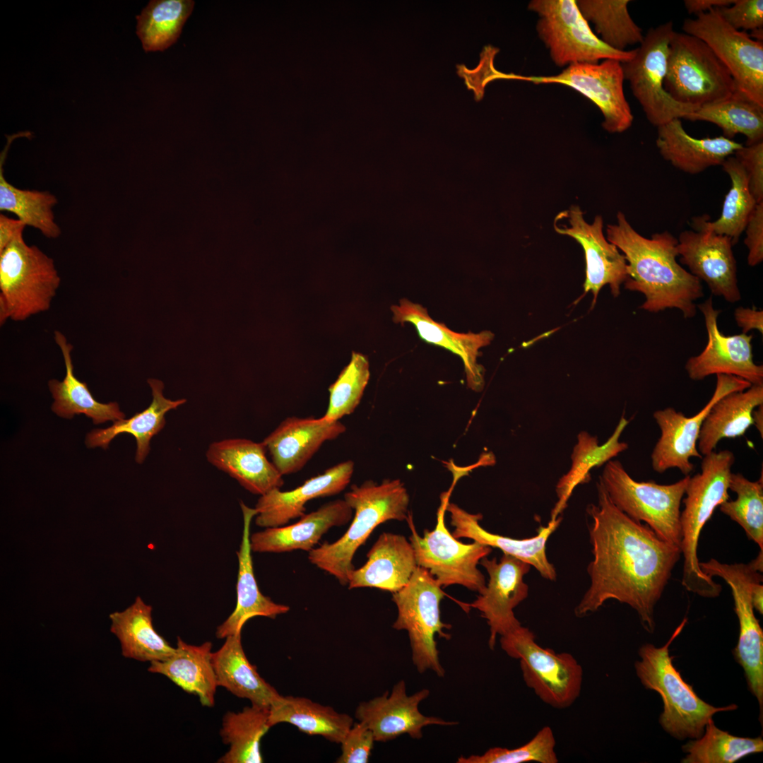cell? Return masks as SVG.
Returning a JSON list of instances; mask_svg holds the SVG:
<instances>
[{
    "label": "cell",
    "instance_id": "53",
    "mask_svg": "<svg viewBox=\"0 0 763 763\" xmlns=\"http://www.w3.org/2000/svg\"><path fill=\"white\" fill-rule=\"evenodd\" d=\"M733 156L745 172L754 199L757 203L763 202V141L743 146Z\"/></svg>",
    "mask_w": 763,
    "mask_h": 763
},
{
    "label": "cell",
    "instance_id": "28",
    "mask_svg": "<svg viewBox=\"0 0 763 763\" xmlns=\"http://www.w3.org/2000/svg\"><path fill=\"white\" fill-rule=\"evenodd\" d=\"M263 442L227 439L211 443L206 451L209 463L235 478L252 494L264 495L280 489L284 481L266 456Z\"/></svg>",
    "mask_w": 763,
    "mask_h": 763
},
{
    "label": "cell",
    "instance_id": "29",
    "mask_svg": "<svg viewBox=\"0 0 763 763\" xmlns=\"http://www.w3.org/2000/svg\"><path fill=\"white\" fill-rule=\"evenodd\" d=\"M240 506L243 514V531L239 548L237 551V603L232 613L217 627L215 636L218 639H225L242 631L245 623L253 617L261 616L275 619L290 610L288 605L274 602L264 595L259 588L250 545V525L256 511L243 502H240Z\"/></svg>",
    "mask_w": 763,
    "mask_h": 763
},
{
    "label": "cell",
    "instance_id": "41",
    "mask_svg": "<svg viewBox=\"0 0 763 763\" xmlns=\"http://www.w3.org/2000/svg\"><path fill=\"white\" fill-rule=\"evenodd\" d=\"M692 122H708L718 126L723 136L732 139L744 135L746 145L763 141V106L736 90L721 101L699 107L685 117Z\"/></svg>",
    "mask_w": 763,
    "mask_h": 763
},
{
    "label": "cell",
    "instance_id": "24",
    "mask_svg": "<svg viewBox=\"0 0 763 763\" xmlns=\"http://www.w3.org/2000/svg\"><path fill=\"white\" fill-rule=\"evenodd\" d=\"M346 430L339 420L324 417L285 419L264 440L272 463L282 475L300 471L321 446Z\"/></svg>",
    "mask_w": 763,
    "mask_h": 763
},
{
    "label": "cell",
    "instance_id": "30",
    "mask_svg": "<svg viewBox=\"0 0 763 763\" xmlns=\"http://www.w3.org/2000/svg\"><path fill=\"white\" fill-rule=\"evenodd\" d=\"M367 557L365 564L349 574V589L374 587L394 593L407 584L418 567L410 542L393 533H382Z\"/></svg>",
    "mask_w": 763,
    "mask_h": 763
},
{
    "label": "cell",
    "instance_id": "2",
    "mask_svg": "<svg viewBox=\"0 0 763 763\" xmlns=\"http://www.w3.org/2000/svg\"><path fill=\"white\" fill-rule=\"evenodd\" d=\"M606 235L626 259L625 288L645 297L641 309L656 313L676 308L685 319L695 316V301L704 296L703 288L701 280L677 261V238L668 231L645 237L620 211L616 223L607 226Z\"/></svg>",
    "mask_w": 763,
    "mask_h": 763
},
{
    "label": "cell",
    "instance_id": "20",
    "mask_svg": "<svg viewBox=\"0 0 763 763\" xmlns=\"http://www.w3.org/2000/svg\"><path fill=\"white\" fill-rule=\"evenodd\" d=\"M489 575L488 584L471 603L464 608L477 609L490 627L488 644L494 649L497 636H502L521 625L514 609L528 595L524 576L531 565L511 555L504 554L499 561L486 557L480 563Z\"/></svg>",
    "mask_w": 763,
    "mask_h": 763
},
{
    "label": "cell",
    "instance_id": "35",
    "mask_svg": "<svg viewBox=\"0 0 763 763\" xmlns=\"http://www.w3.org/2000/svg\"><path fill=\"white\" fill-rule=\"evenodd\" d=\"M763 404V385L728 393L711 406L702 423L697 449L703 456L716 450L724 438L743 436L752 425V414Z\"/></svg>",
    "mask_w": 763,
    "mask_h": 763
},
{
    "label": "cell",
    "instance_id": "57",
    "mask_svg": "<svg viewBox=\"0 0 763 763\" xmlns=\"http://www.w3.org/2000/svg\"><path fill=\"white\" fill-rule=\"evenodd\" d=\"M735 0H685L684 5L686 11L696 16L711 11L714 8L729 6Z\"/></svg>",
    "mask_w": 763,
    "mask_h": 763
},
{
    "label": "cell",
    "instance_id": "49",
    "mask_svg": "<svg viewBox=\"0 0 763 763\" xmlns=\"http://www.w3.org/2000/svg\"><path fill=\"white\" fill-rule=\"evenodd\" d=\"M556 740L550 726L543 727L528 742L514 749L495 747L482 755L460 756L458 763H557Z\"/></svg>",
    "mask_w": 763,
    "mask_h": 763
},
{
    "label": "cell",
    "instance_id": "27",
    "mask_svg": "<svg viewBox=\"0 0 763 763\" xmlns=\"http://www.w3.org/2000/svg\"><path fill=\"white\" fill-rule=\"evenodd\" d=\"M446 511L450 513L451 525L454 527L452 536L456 538H466L480 544L496 548L504 554L515 557L533 567L546 579L555 581L557 572L546 555V543L559 526L561 518L550 520L547 526H541L538 533L531 538L516 539L495 534L484 529L479 524L481 514H471L454 503H448Z\"/></svg>",
    "mask_w": 763,
    "mask_h": 763
},
{
    "label": "cell",
    "instance_id": "33",
    "mask_svg": "<svg viewBox=\"0 0 763 763\" xmlns=\"http://www.w3.org/2000/svg\"><path fill=\"white\" fill-rule=\"evenodd\" d=\"M211 649V641L192 645L177 637L175 653L165 660L150 662L148 670L167 677L186 692L196 695L203 706L213 707L218 685Z\"/></svg>",
    "mask_w": 763,
    "mask_h": 763
},
{
    "label": "cell",
    "instance_id": "52",
    "mask_svg": "<svg viewBox=\"0 0 763 763\" xmlns=\"http://www.w3.org/2000/svg\"><path fill=\"white\" fill-rule=\"evenodd\" d=\"M722 18L736 30H755L763 28L762 0H735L729 6L717 8Z\"/></svg>",
    "mask_w": 763,
    "mask_h": 763
},
{
    "label": "cell",
    "instance_id": "10",
    "mask_svg": "<svg viewBox=\"0 0 763 763\" xmlns=\"http://www.w3.org/2000/svg\"><path fill=\"white\" fill-rule=\"evenodd\" d=\"M441 587L426 569L418 566L407 584L392 593L398 610L393 627L407 631L412 661L420 673L430 670L444 677L435 637L449 640L451 636L444 629H449L451 625L441 620L439 604L445 595Z\"/></svg>",
    "mask_w": 763,
    "mask_h": 763
},
{
    "label": "cell",
    "instance_id": "54",
    "mask_svg": "<svg viewBox=\"0 0 763 763\" xmlns=\"http://www.w3.org/2000/svg\"><path fill=\"white\" fill-rule=\"evenodd\" d=\"M744 231L746 235L744 243L748 249L747 264L755 266L763 261V202L756 205Z\"/></svg>",
    "mask_w": 763,
    "mask_h": 763
},
{
    "label": "cell",
    "instance_id": "3",
    "mask_svg": "<svg viewBox=\"0 0 763 763\" xmlns=\"http://www.w3.org/2000/svg\"><path fill=\"white\" fill-rule=\"evenodd\" d=\"M344 499L355 511L350 526L333 543L325 542L309 552V561L333 576L341 585H348L355 569L353 557L379 524L389 520H406L409 495L398 479L384 480L381 484L367 480L353 485Z\"/></svg>",
    "mask_w": 763,
    "mask_h": 763
},
{
    "label": "cell",
    "instance_id": "46",
    "mask_svg": "<svg viewBox=\"0 0 763 763\" xmlns=\"http://www.w3.org/2000/svg\"><path fill=\"white\" fill-rule=\"evenodd\" d=\"M686 756L682 763H733L763 751L761 737L743 738L717 728L713 719L705 726L702 737L682 746Z\"/></svg>",
    "mask_w": 763,
    "mask_h": 763
},
{
    "label": "cell",
    "instance_id": "44",
    "mask_svg": "<svg viewBox=\"0 0 763 763\" xmlns=\"http://www.w3.org/2000/svg\"><path fill=\"white\" fill-rule=\"evenodd\" d=\"M5 152L0 161V211L13 213L26 226L37 229L47 238L59 237L61 229L52 211L58 203L57 197L48 191L21 189L7 182L3 168Z\"/></svg>",
    "mask_w": 763,
    "mask_h": 763
},
{
    "label": "cell",
    "instance_id": "8",
    "mask_svg": "<svg viewBox=\"0 0 763 763\" xmlns=\"http://www.w3.org/2000/svg\"><path fill=\"white\" fill-rule=\"evenodd\" d=\"M664 88L674 100L698 108L737 90L728 69L704 41L676 31L669 44Z\"/></svg>",
    "mask_w": 763,
    "mask_h": 763
},
{
    "label": "cell",
    "instance_id": "14",
    "mask_svg": "<svg viewBox=\"0 0 763 763\" xmlns=\"http://www.w3.org/2000/svg\"><path fill=\"white\" fill-rule=\"evenodd\" d=\"M699 567L709 576L723 579L731 588L740 629L733 654L744 670L750 692L758 701L762 722L763 631L755 615L751 598L752 585L762 582V576L750 563L729 564L712 558L699 562Z\"/></svg>",
    "mask_w": 763,
    "mask_h": 763
},
{
    "label": "cell",
    "instance_id": "37",
    "mask_svg": "<svg viewBox=\"0 0 763 763\" xmlns=\"http://www.w3.org/2000/svg\"><path fill=\"white\" fill-rule=\"evenodd\" d=\"M153 399L149 406L129 419L114 422L105 429L93 430L85 439L89 448L102 447L106 449L110 442L122 433L133 435L136 441V461L142 463L150 451L151 438L162 430L165 425V414L177 408L186 399L171 400L163 395L164 384L157 379H148Z\"/></svg>",
    "mask_w": 763,
    "mask_h": 763
},
{
    "label": "cell",
    "instance_id": "42",
    "mask_svg": "<svg viewBox=\"0 0 763 763\" xmlns=\"http://www.w3.org/2000/svg\"><path fill=\"white\" fill-rule=\"evenodd\" d=\"M729 176L731 188L726 194L720 217L709 221L707 215L692 218V228L702 227L731 239L733 244L738 242L757 201L752 195L745 172L733 155L721 165Z\"/></svg>",
    "mask_w": 763,
    "mask_h": 763
},
{
    "label": "cell",
    "instance_id": "34",
    "mask_svg": "<svg viewBox=\"0 0 763 763\" xmlns=\"http://www.w3.org/2000/svg\"><path fill=\"white\" fill-rule=\"evenodd\" d=\"M54 339L60 348L66 367V376L62 381L51 379L48 382L54 398L52 410L59 416L71 419L77 414H85L92 418L95 425L108 420L115 422L124 419L117 402L103 403L95 400L85 382H81L73 373L71 357L73 345L59 331L54 333Z\"/></svg>",
    "mask_w": 763,
    "mask_h": 763
},
{
    "label": "cell",
    "instance_id": "23",
    "mask_svg": "<svg viewBox=\"0 0 763 763\" xmlns=\"http://www.w3.org/2000/svg\"><path fill=\"white\" fill-rule=\"evenodd\" d=\"M393 321L402 325L412 324L420 338L428 343L442 347L459 356L464 366L468 386L475 391L485 384L484 368L478 363L480 349L488 345L494 338L490 331L479 333H456L444 324L434 321L426 308L408 299H401L399 305H393Z\"/></svg>",
    "mask_w": 763,
    "mask_h": 763
},
{
    "label": "cell",
    "instance_id": "48",
    "mask_svg": "<svg viewBox=\"0 0 763 763\" xmlns=\"http://www.w3.org/2000/svg\"><path fill=\"white\" fill-rule=\"evenodd\" d=\"M369 375L367 357L353 352L350 362L329 389V403L323 417L330 420H339L353 413L360 402Z\"/></svg>",
    "mask_w": 763,
    "mask_h": 763
},
{
    "label": "cell",
    "instance_id": "51",
    "mask_svg": "<svg viewBox=\"0 0 763 763\" xmlns=\"http://www.w3.org/2000/svg\"><path fill=\"white\" fill-rule=\"evenodd\" d=\"M375 742L372 732L362 722L353 723L341 743L337 763H367Z\"/></svg>",
    "mask_w": 763,
    "mask_h": 763
},
{
    "label": "cell",
    "instance_id": "59",
    "mask_svg": "<svg viewBox=\"0 0 763 763\" xmlns=\"http://www.w3.org/2000/svg\"><path fill=\"white\" fill-rule=\"evenodd\" d=\"M752 425H754L763 437V404L757 406L752 412Z\"/></svg>",
    "mask_w": 763,
    "mask_h": 763
},
{
    "label": "cell",
    "instance_id": "32",
    "mask_svg": "<svg viewBox=\"0 0 763 763\" xmlns=\"http://www.w3.org/2000/svg\"><path fill=\"white\" fill-rule=\"evenodd\" d=\"M225 639L222 646L211 654L218 687L249 699L252 704L270 707L281 695L249 661L242 644V631Z\"/></svg>",
    "mask_w": 763,
    "mask_h": 763
},
{
    "label": "cell",
    "instance_id": "13",
    "mask_svg": "<svg viewBox=\"0 0 763 763\" xmlns=\"http://www.w3.org/2000/svg\"><path fill=\"white\" fill-rule=\"evenodd\" d=\"M672 21L651 28L634 57L622 63L625 79L649 122L656 127L675 119L685 118L698 107L674 100L666 91L669 44L674 32Z\"/></svg>",
    "mask_w": 763,
    "mask_h": 763
},
{
    "label": "cell",
    "instance_id": "16",
    "mask_svg": "<svg viewBox=\"0 0 763 763\" xmlns=\"http://www.w3.org/2000/svg\"><path fill=\"white\" fill-rule=\"evenodd\" d=\"M714 394L707 403L697 414L685 416L672 407L656 410L653 417L661 430V436L651 455L654 471L662 473L670 468H678L685 475L694 470L692 457L702 459L697 449L702 423L714 403L724 395L743 391L752 384L741 378L728 374H717Z\"/></svg>",
    "mask_w": 763,
    "mask_h": 763
},
{
    "label": "cell",
    "instance_id": "6",
    "mask_svg": "<svg viewBox=\"0 0 763 763\" xmlns=\"http://www.w3.org/2000/svg\"><path fill=\"white\" fill-rule=\"evenodd\" d=\"M60 283L54 259L18 234L0 252V324L48 311Z\"/></svg>",
    "mask_w": 763,
    "mask_h": 763
},
{
    "label": "cell",
    "instance_id": "55",
    "mask_svg": "<svg viewBox=\"0 0 763 763\" xmlns=\"http://www.w3.org/2000/svg\"><path fill=\"white\" fill-rule=\"evenodd\" d=\"M734 317L737 324L742 329L743 333L755 329L763 333V311L756 307L745 308L739 307L735 309Z\"/></svg>",
    "mask_w": 763,
    "mask_h": 763
},
{
    "label": "cell",
    "instance_id": "22",
    "mask_svg": "<svg viewBox=\"0 0 763 763\" xmlns=\"http://www.w3.org/2000/svg\"><path fill=\"white\" fill-rule=\"evenodd\" d=\"M430 693L429 690L422 689L408 695L406 682L402 680L393 687L390 694L386 691L381 696L360 703L355 716L372 732L375 741L378 742H387L403 734L418 740L422 737L424 727L459 724L455 721L427 716L420 711V703Z\"/></svg>",
    "mask_w": 763,
    "mask_h": 763
},
{
    "label": "cell",
    "instance_id": "47",
    "mask_svg": "<svg viewBox=\"0 0 763 763\" xmlns=\"http://www.w3.org/2000/svg\"><path fill=\"white\" fill-rule=\"evenodd\" d=\"M728 489L737 497L718 506L719 510L738 524L749 540L755 542L763 550V475L756 481L746 478L739 473H731Z\"/></svg>",
    "mask_w": 763,
    "mask_h": 763
},
{
    "label": "cell",
    "instance_id": "12",
    "mask_svg": "<svg viewBox=\"0 0 763 763\" xmlns=\"http://www.w3.org/2000/svg\"><path fill=\"white\" fill-rule=\"evenodd\" d=\"M452 490L450 487L441 495L435 528L425 530L423 537L418 535L412 515L408 513L406 521L411 531L409 540L418 566L426 569L442 586L458 584L480 593L486 584L477 566L492 549L476 541L461 543L446 527L444 514Z\"/></svg>",
    "mask_w": 763,
    "mask_h": 763
},
{
    "label": "cell",
    "instance_id": "56",
    "mask_svg": "<svg viewBox=\"0 0 763 763\" xmlns=\"http://www.w3.org/2000/svg\"><path fill=\"white\" fill-rule=\"evenodd\" d=\"M26 225L19 219H13L0 214V252H1L20 233H23Z\"/></svg>",
    "mask_w": 763,
    "mask_h": 763
},
{
    "label": "cell",
    "instance_id": "9",
    "mask_svg": "<svg viewBox=\"0 0 763 763\" xmlns=\"http://www.w3.org/2000/svg\"><path fill=\"white\" fill-rule=\"evenodd\" d=\"M499 642L509 657L519 661L524 682L544 703L562 709L579 697L584 672L571 653L542 647L521 624L500 636Z\"/></svg>",
    "mask_w": 763,
    "mask_h": 763
},
{
    "label": "cell",
    "instance_id": "4",
    "mask_svg": "<svg viewBox=\"0 0 763 763\" xmlns=\"http://www.w3.org/2000/svg\"><path fill=\"white\" fill-rule=\"evenodd\" d=\"M687 622L684 618L663 646L642 645L638 652L641 659L634 663L636 674L643 686L656 692L662 699L663 710L658 719L660 725L667 733L680 740L699 738L715 714L738 709L735 704L716 707L704 702L674 666L669 647Z\"/></svg>",
    "mask_w": 763,
    "mask_h": 763
},
{
    "label": "cell",
    "instance_id": "39",
    "mask_svg": "<svg viewBox=\"0 0 763 763\" xmlns=\"http://www.w3.org/2000/svg\"><path fill=\"white\" fill-rule=\"evenodd\" d=\"M629 422V420L622 415L611 436L601 445L598 444L596 437L587 432L579 433L571 456V467L556 486L558 500L552 509L551 520L556 519L566 507L574 488L590 480V471L593 468L606 463L628 449V444L620 442V439Z\"/></svg>",
    "mask_w": 763,
    "mask_h": 763
},
{
    "label": "cell",
    "instance_id": "11",
    "mask_svg": "<svg viewBox=\"0 0 763 763\" xmlns=\"http://www.w3.org/2000/svg\"><path fill=\"white\" fill-rule=\"evenodd\" d=\"M528 8L538 16V35L557 66L597 64L600 59L625 63L634 57L635 49L616 50L597 37L574 0H533Z\"/></svg>",
    "mask_w": 763,
    "mask_h": 763
},
{
    "label": "cell",
    "instance_id": "26",
    "mask_svg": "<svg viewBox=\"0 0 763 763\" xmlns=\"http://www.w3.org/2000/svg\"><path fill=\"white\" fill-rule=\"evenodd\" d=\"M353 511L344 499L331 501L311 513L304 514L292 524L266 528L250 535L251 549L261 553L297 550L309 552L330 528L348 524L353 517Z\"/></svg>",
    "mask_w": 763,
    "mask_h": 763
},
{
    "label": "cell",
    "instance_id": "5",
    "mask_svg": "<svg viewBox=\"0 0 763 763\" xmlns=\"http://www.w3.org/2000/svg\"><path fill=\"white\" fill-rule=\"evenodd\" d=\"M734 462V454L730 450H715L703 456L701 472L690 475L683 499L680 546L684 558L682 585L688 591L705 598L718 596L721 586L699 567V539L716 508L729 499V480Z\"/></svg>",
    "mask_w": 763,
    "mask_h": 763
},
{
    "label": "cell",
    "instance_id": "1",
    "mask_svg": "<svg viewBox=\"0 0 763 763\" xmlns=\"http://www.w3.org/2000/svg\"><path fill=\"white\" fill-rule=\"evenodd\" d=\"M597 490V504L586 509L591 519V584L574 613L583 617L616 600L632 608L646 631L653 633L654 608L680 558V548L617 509L599 482Z\"/></svg>",
    "mask_w": 763,
    "mask_h": 763
},
{
    "label": "cell",
    "instance_id": "18",
    "mask_svg": "<svg viewBox=\"0 0 763 763\" xmlns=\"http://www.w3.org/2000/svg\"><path fill=\"white\" fill-rule=\"evenodd\" d=\"M553 226L557 233L574 239L583 248L586 259L584 288L585 293H593V304L605 285L617 297L620 285L627 278V264L622 253L605 237L602 216L596 215L588 223L580 207L574 205L557 215Z\"/></svg>",
    "mask_w": 763,
    "mask_h": 763
},
{
    "label": "cell",
    "instance_id": "40",
    "mask_svg": "<svg viewBox=\"0 0 763 763\" xmlns=\"http://www.w3.org/2000/svg\"><path fill=\"white\" fill-rule=\"evenodd\" d=\"M269 707L252 704L241 711H227L223 718L220 735L228 750L218 763H261V740L271 728Z\"/></svg>",
    "mask_w": 763,
    "mask_h": 763
},
{
    "label": "cell",
    "instance_id": "21",
    "mask_svg": "<svg viewBox=\"0 0 763 763\" xmlns=\"http://www.w3.org/2000/svg\"><path fill=\"white\" fill-rule=\"evenodd\" d=\"M731 239L697 227L682 231L678 239L680 261L703 280L712 295L736 302L741 298Z\"/></svg>",
    "mask_w": 763,
    "mask_h": 763
},
{
    "label": "cell",
    "instance_id": "43",
    "mask_svg": "<svg viewBox=\"0 0 763 763\" xmlns=\"http://www.w3.org/2000/svg\"><path fill=\"white\" fill-rule=\"evenodd\" d=\"M194 6L192 0L150 1L136 16V33L143 49L163 51L175 43Z\"/></svg>",
    "mask_w": 763,
    "mask_h": 763
},
{
    "label": "cell",
    "instance_id": "7",
    "mask_svg": "<svg viewBox=\"0 0 763 763\" xmlns=\"http://www.w3.org/2000/svg\"><path fill=\"white\" fill-rule=\"evenodd\" d=\"M690 475L668 485L637 481L620 461H608L599 483L614 505L632 519L646 524L659 538L678 547L682 534L680 505Z\"/></svg>",
    "mask_w": 763,
    "mask_h": 763
},
{
    "label": "cell",
    "instance_id": "25",
    "mask_svg": "<svg viewBox=\"0 0 763 763\" xmlns=\"http://www.w3.org/2000/svg\"><path fill=\"white\" fill-rule=\"evenodd\" d=\"M354 463L346 461L328 468L322 474L307 480L289 490L274 489L260 496L256 505L255 524L262 528L286 525L305 514L308 501L339 494L350 482Z\"/></svg>",
    "mask_w": 763,
    "mask_h": 763
},
{
    "label": "cell",
    "instance_id": "31",
    "mask_svg": "<svg viewBox=\"0 0 763 763\" xmlns=\"http://www.w3.org/2000/svg\"><path fill=\"white\" fill-rule=\"evenodd\" d=\"M656 145L663 159L690 175L721 165L743 145L723 136L697 138L685 130L680 119L657 127Z\"/></svg>",
    "mask_w": 763,
    "mask_h": 763
},
{
    "label": "cell",
    "instance_id": "38",
    "mask_svg": "<svg viewBox=\"0 0 763 763\" xmlns=\"http://www.w3.org/2000/svg\"><path fill=\"white\" fill-rule=\"evenodd\" d=\"M280 723L292 724L302 733L341 744L354 722L348 714L306 697L281 695L270 706L268 718L271 728Z\"/></svg>",
    "mask_w": 763,
    "mask_h": 763
},
{
    "label": "cell",
    "instance_id": "17",
    "mask_svg": "<svg viewBox=\"0 0 763 763\" xmlns=\"http://www.w3.org/2000/svg\"><path fill=\"white\" fill-rule=\"evenodd\" d=\"M519 80L536 84L560 83L576 90L599 108L604 118L602 126L609 133H622L632 126L633 114L625 95V77L619 61L576 63L555 76H519Z\"/></svg>",
    "mask_w": 763,
    "mask_h": 763
},
{
    "label": "cell",
    "instance_id": "15",
    "mask_svg": "<svg viewBox=\"0 0 763 763\" xmlns=\"http://www.w3.org/2000/svg\"><path fill=\"white\" fill-rule=\"evenodd\" d=\"M682 30L704 41L728 69L737 90L763 106V42L731 27L716 8L685 19Z\"/></svg>",
    "mask_w": 763,
    "mask_h": 763
},
{
    "label": "cell",
    "instance_id": "45",
    "mask_svg": "<svg viewBox=\"0 0 763 763\" xmlns=\"http://www.w3.org/2000/svg\"><path fill=\"white\" fill-rule=\"evenodd\" d=\"M629 0H578L576 6L584 18L591 22L601 40L609 47L625 51L629 45L641 44L642 30L627 9Z\"/></svg>",
    "mask_w": 763,
    "mask_h": 763
},
{
    "label": "cell",
    "instance_id": "50",
    "mask_svg": "<svg viewBox=\"0 0 763 763\" xmlns=\"http://www.w3.org/2000/svg\"><path fill=\"white\" fill-rule=\"evenodd\" d=\"M499 49L490 45L485 46L480 54V61L474 69H468L464 64H457V74L463 78L468 90L474 93L475 100L480 101L484 96L485 88L488 83L497 79H516V74L504 73L494 66V59Z\"/></svg>",
    "mask_w": 763,
    "mask_h": 763
},
{
    "label": "cell",
    "instance_id": "58",
    "mask_svg": "<svg viewBox=\"0 0 763 763\" xmlns=\"http://www.w3.org/2000/svg\"><path fill=\"white\" fill-rule=\"evenodd\" d=\"M752 603L755 609L759 613L762 615L763 613V585L762 582L758 581L752 585L751 591Z\"/></svg>",
    "mask_w": 763,
    "mask_h": 763
},
{
    "label": "cell",
    "instance_id": "36",
    "mask_svg": "<svg viewBox=\"0 0 763 763\" xmlns=\"http://www.w3.org/2000/svg\"><path fill=\"white\" fill-rule=\"evenodd\" d=\"M152 610L137 596L124 610L110 615V631L118 638L124 657L150 663L165 660L175 653V647L155 629Z\"/></svg>",
    "mask_w": 763,
    "mask_h": 763
},
{
    "label": "cell",
    "instance_id": "19",
    "mask_svg": "<svg viewBox=\"0 0 763 763\" xmlns=\"http://www.w3.org/2000/svg\"><path fill=\"white\" fill-rule=\"evenodd\" d=\"M697 307L703 314L708 339L702 352L687 360L685 368L689 377L699 381L712 374H728L752 385H763V367L753 359L752 335L721 332L717 324L721 311L714 309L711 296Z\"/></svg>",
    "mask_w": 763,
    "mask_h": 763
}]
</instances>
